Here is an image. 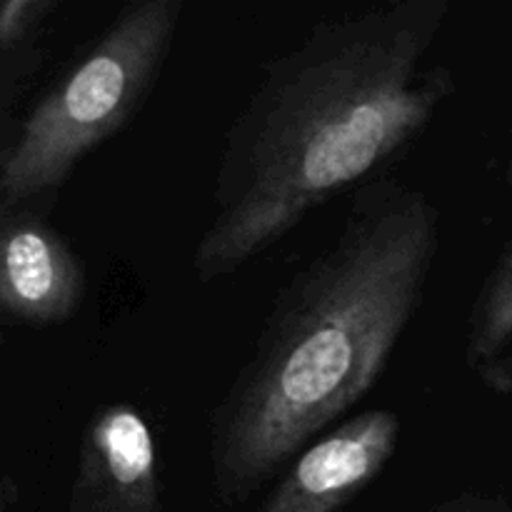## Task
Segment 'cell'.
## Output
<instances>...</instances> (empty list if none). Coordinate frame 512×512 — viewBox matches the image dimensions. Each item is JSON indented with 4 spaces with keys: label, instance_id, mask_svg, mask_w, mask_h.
<instances>
[{
    "label": "cell",
    "instance_id": "6da1fadb",
    "mask_svg": "<svg viewBox=\"0 0 512 512\" xmlns=\"http://www.w3.org/2000/svg\"><path fill=\"white\" fill-rule=\"evenodd\" d=\"M450 0H393L315 23L263 65L225 130L213 213L193 250L208 285L283 243L310 213L400 158L458 93L453 68L425 65Z\"/></svg>",
    "mask_w": 512,
    "mask_h": 512
},
{
    "label": "cell",
    "instance_id": "7a4b0ae2",
    "mask_svg": "<svg viewBox=\"0 0 512 512\" xmlns=\"http://www.w3.org/2000/svg\"><path fill=\"white\" fill-rule=\"evenodd\" d=\"M443 245L425 190L380 178L353 195L333 243L275 295L243 368L215 403V498L245 505L375 388L423 308Z\"/></svg>",
    "mask_w": 512,
    "mask_h": 512
},
{
    "label": "cell",
    "instance_id": "3957f363",
    "mask_svg": "<svg viewBox=\"0 0 512 512\" xmlns=\"http://www.w3.org/2000/svg\"><path fill=\"white\" fill-rule=\"evenodd\" d=\"M183 10V0H133L35 98L0 150V215L50 208L73 170L140 113Z\"/></svg>",
    "mask_w": 512,
    "mask_h": 512
},
{
    "label": "cell",
    "instance_id": "277c9868",
    "mask_svg": "<svg viewBox=\"0 0 512 512\" xmlns=\"http://www.w3.org/2000/svg\"><path fill=\"white\" fill-rule=\"evenodd\" d=\"M400 430L395 410L353 415L300 450L258 512H343L388 468Z\"/></svg>",
    "mask_w": 512,
    "mask_h": 512
},
{
    "label": "cell",
    "instance_id": "5b68a950",
    "mask_svg": "<svg viewBox=\"0 0 512 512\" xmlns=\"http://www.w3.org/2000/svg\"><path fill=\"white\" fill-rule=\"evenodd\" d=\"M68 512H163L158 438L138 405L113 400L90 415Z\"/></svg>",
    "mask_w": 512,
    "mask_h": 512
},
{
    "label": "cell",
    "instance_id": "8992f818",
    "mask_svg": "<svg viewBox=\"0 0 512 512\" xmlns=\"http://www.w3.org/2000/svg\"><path fill=\"white\" fill-rule=\"evenodd\" d=\"M85 263L40 208L0 215V315L5 323L50 328L80 310Z\"/></svg>",
    "mask_w": 512,
    "mask_h": 512
},
{
    "label": "cell",
    "instance_id": "52a82bcc",
    "mask_svg": "<svg viewBox=\"0 0 512 512\" xmlns=\"http://www.w3.org/2000/svg\"><path fill=\"white\" fill-rule=\"evenodd\" d=\"M512 243L480 285L468 315L463 358L495 393H508L512 368Z\"/></svg>",
    "mask_w": 512,
    "mask_h": 512
},
{
    "label": "cell",
    "instance_id": "ba28073f",
    "mask_svg": "<svg viewBox=\"0 0 512 512\" xmlns=\"http://www.w3.org/2000/svg\"><path fill=\"white\" fill-rule=\"evenodd\" d=\"M58 0H3L0 5V118L8 128L10 110L30 75L43 63L40 43Z\"/></svg>",
    "mask_w": 512,
    "mask_h": 512
},
{
    "label": "cell",
    "instance_id": "9c48e42d",
    "mask_svg": "<svg viewBox=\"0 0 512 512\" xmlns=\"http://www.w3.org/2000/svg\"><path fill=\"white\" fill-rule=\"evenodd\" d=\"M423 512H512V505L503 495L485 493H458L440 503L430 505Z\"/></svg>",
    "mask_w": 512,
    "mask_h": 512
},
{
    "label": "cell",
    "instance_id": "30bf717a",
    "mask_svg": "<svg viewBox=\"0 0 512 512\" xmlns=\"http://www.w3.org/2000/svg\"><path fill=\"white\" fill-rule=\"evenodd\" d=\"M18 500H20V488L13 483L10 475H5V478L0 480V512H10L13 510V505H18Z\"/></svg>",
    "mask_w": 512,
    "mask_h": 512
},
{
    "label": "cell",
    "instance_id": "8fae6325",
    "mask_svg": "<svg viewBox=\"0 0 512 512\" xmlns=\"http://www.w3.org/2000/svg\"><path fill=\"white\" fill-rule=\"evenodd\" d=\"M508 183H510V188H512V158H510V165H508Z\"/></svg>",
    "mask_w": 512,
    "mask_h": 512
}]
</instances>
